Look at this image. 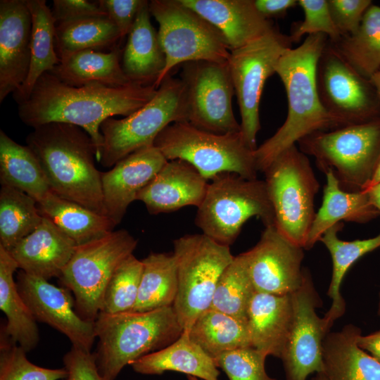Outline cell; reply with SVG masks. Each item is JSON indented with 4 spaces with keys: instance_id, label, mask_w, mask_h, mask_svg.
<instances>
[{
    "instance_id": "1",
    "label": "cell",
    "mask_w": 380,
    "mask_h": 380,
    "mask_svg": "<svg viewBox=\"0 0 380 380\" xmlns=\"http://www.w3.org/2000/svg\"><path fill=\"white\" fill-rule=\"evenodd\" d=\"M156 91L153 84L137 83L124 87L99 83L72 86L47 72L37 80L27 99L18 104V114L33 129L51 122L81 127L95 144L99 162L103 121L115 115L129 116L148 103Z\"/></svg>"
},
{
    "instance_id": "2",
    "label": "cell",
    "mask_w": 380,
    "mask_h": 380,
    "mask_svg": "<svg viewBox=\"0 0 380 380\" xmlns=\"http://www.w3.org/2000/svg\"><path fill=\"white\" fill-rule=\"evenodd\" d=\"M328 40L321 33L308 35L279 58L275 73L286 90L288 113L283 125L255 151L258 171L263 172L280 153L306 136L339 128L322 106L317 88V65Z\"/></svg>"
},
{
    "instance_id": "3",
    "label": "cell",
    "mask_w": 380,
    "mask_h": 380,
    "mask_svg": "<svg viewBox=\"0 0 380 380\" xmlns=\"http://www.w3.org/2000/svg\"><path fill=\"white\" fill-rule=\"evenodd\" d=\"M26 143L38 158L53 194L107 216L101 172L95 165L96 148L86 131L51 122L34 128Z\"/></svg>"
},
{
    "instance_id": "4",
    "label": "cell",
    "mask_w": 380,
    "mask_h": 380,
    "mask_svg": "<svg viewBox=\"0 0 380 380\" xmlns=\"http://www.w3.org/2000/svg\"><path fill=\"white\" fill-rule=\"evenodd\" d=\"M94 325L98 343L94 354L105 380H115L126 365L165 348L183 331L173 306L146 312H100Z\"/></svg>"
},
{
    "instance_id": "5",
    "label": "cell",
    "mask_w": 380,
    "mask_h": 380,
    "mask_svg": "<svg viewBox=\"0 0 380 380\" xmlns=\"http://www.w3.org/2000/svg\"><path fill=\"white\" fill-rule=\"evenodd\" d=\"M153 145L167 160L186 161L207 180L222 173L257 179L255 150L248 145L241 132L220 134L189 122H177L166 127Z\"/></svg>"
},
{
    "instance_id": "6",
    "label": "cell",
    "mask_w": 380,
    "mask_h": 380,
    "mask_svg": "<svg viewBox=\"0 0 380 380\" xmlns=\"http://www.w3.org/2000/svg\"><path fill=\"white\" fill-rule=\"evenodd\" d=\"M253 217L260 218L265 227L275 224L265 180L222 173L208 183L195 224L217 243L230 246Z\"/></svg>"
},
{
    "instance_id": "7",
    "label": "cell",
    "mask_w": 380,
    "mask_h": 380,
    "mask_svg": "<svg viewBox=\"0 0 380 380\" xmlns=\"http://www.w3.org/2000/svg\"><path fill=\"white\" fill-rule=\"evenodd\" d=\"M323 172H333L347 191H363L380 157V118L329 131L312 133L298 142Z\"/></svg>"
},
{
    "instance_id": "8",
    "label": "cell",
    "mask_w": 380,
    "mask_h": 380,
    "mask_svg": "<svg viewBox=\"0 0 380 380\" xmlns=\"http://www.w3.org/2000/svg\"><path fill=\"white\" fill-rule=\"evenodd\" d=\"M177 122H187L185 88L180 78L168 75L145 106L124 118L103 121L99 163L113 167L133 152L153 145L166 127Z\"/></svg>"
},
{
    "instance_id": "9",
    "label": "cell",
    "mask_w": 380,
    "mask_h": 380,
    "mask_svg": "<svg viewBox=\"0 0 380 380\" xmlns=\"http://www.w3.org/2000/svg\"><path fill=\"white\" fill-rule=\"evenodd\" d=\"M278 231L305 248L319 188L307 155L296 145L280 153L263 172Z\"/></svg>"
},
{
    "instance_id": "10",
    "label": "cell",
    "mask_w": 380,
    "mask_h": 380,
    "mask_svg": "<svg viewBox=\"0 0 380 380\" xmlns=\"http://www.w3.org/2000/svg\"><path fill=\"white\" fill-rule=\"evenodd\" d=\"M178 290L173 305L178 321L188 331L210 308L219 279L234 256L229 246L204 234H187L173 241Z\"/></svg>"
},
{
    "instance_id": "11",
    "label": "cell",
    "mask_w": 380,
    "mask_h": 380,
    "mask_svg": "<svg viewBox=\"0 0 380 380\" xmlns=\"http://www.w3.org/2000/svg\"><path fill=\"white\" fill-rule=\"evenodd\" d=\"M137 243L129 232L119 229L76 246L58 279L72 293L75 310L83 319L96 320L108 281L118 267L133 254Z\"/></svg>"
},
{
    "instance_id": "12",
    "label": "cell",
    "mask_w": 380,
    "mask_h": 380,
    "mask_svg": "<svg viewBox=\"0 0 380 380\" xmlns=\"http://www.w3.org/2000/svg\"><path fill=\"white\" fill-rule=\"evenodd\" d=\"M148 7L158 23V39L165 56V68L153 84L156 89L179 64L228 61L230 50L220 32L180 0H151Z\"/></svg>"
},
{
    "instance_id": "13",
    "label": "cell",
    "mask_w": 380,
    "mask_h": 380,
    "mask_svg": "<svg viewBox=\"0 0 380 380\" xmlns=\"http://www.w3.org/2000/svg\"><path fill=\"white\" fill-rule=\"evenodd\" d=\"M289 35L274 27L250 43L230 51L227 61L241 115V129L248 145L256 150L260 129L259 106L266 80L275 73L282 55L292 48Z\"/></svg>"
},
{
    "instance_id": "14",
    "label": "cell",
    "mask_w": 380,
    "mask_h": 380,
    "mask_svg": "<svg viewBox=\"0 0 380 380\" xmlns=\"http://www.w3.org/2000/svg\"><path fill=\"white\" fill-rule=\"evenodd\" d=\"M316 82L320 101L339 128L380 118V96L375 87L329 40L317 62Z\"/></svg>"
},
{
    "instance_id": "15",
    "label": "cell",
    "mask_w": 380,
    "mask_h": 380,
    "mask_svg": "<svg viewBox=\"0 0 380 380\" xmlns=\"http://www.w3.org/2000/svg\"><path fill=\"white\" fill-rule=\"evenodd\" d=\"M180 79L185 88L187 122L215 134L241 132L233 113L235 91L227 62L184 63Z\"/></svg>"
},
{
    "instance_id": "16",
    "label": "cell",
    "mask_w": 380,
    "mask_h": 380,
    "mask_svg": "<svg viewBox=\"0 0 380 380\" xmlns=\"http://www.w3.org/2000/svg\"><path fill=\"white\" fill-rule=\"evenodd\" d=\"M291 295L293 320L281 359L286 380H306L312 373L323 372V341L331 327L316 312L322 301L308 270H305L300 288Z\"/></svg>"
},
{
    "instance_id": "17",
    "label": "cell",
    "mask_w": 380,
    "mask_h": 380,
    "mask_svg": "<svg viewBox=\"0 0 380 380\" xmlns=\"http://www.w3.org/2000/svg\"><path fill=\"white\" fill-rule=\"evenodd\" d=\"M303 249L274 225L265 227L256 245L243 253L255 291L288 295L298 290L305 272Z\"/></svg>"
},
{
    "instance_id": "18",
    "label": "cell",
    "mask_w": 380,
    "mask_h": 380,
    "mask_svg": "<svg viewBox=\"0 0 380 380\" xmlns=\"http://www.w3.org/2000/svg\"><path fill=\"white\" fill-rule=\"evenodd\" d=\"M16 284L37 322L46 324L64 334L72 346L91 351L96 338L94 322L86 321L79 316L69 290L22 270L17 274Z\"/></svg>"
},
{
    "instance_id": "19",
    "label": "cell",
    "mask_w": 380,
    "mask_h": 380,
    "mask_svg": "<svg viewBox=\"0 0 380 380\" xmlns=\"http://www.w3.org/2000/svg\"><path fill=\"white\" fill-rule=\"evenodd\" d=\"M31 37L32 18L26 0H1L0 103L27 78Z\"/></svg>"
},
{
    "instance_id": "20",
    "label": "cell",
    "mask_w": 380,
    "mask_h": 380,
    "mask_svg": "<svg viewBox=\"0 0 380 380\" xmlns=\"http://www.w3.org/2000/svg\"><path fill=\"white\" fill-rule=\"evenodd\" d=\"M167 159L154 145L141 148L101 172L103 205L107 217L118 225L138 193L160 170Z\"/></svg>"
},
{
    "instance_id": "21",
    "label": "cell",
    "mask_w": 380,
    "mask_h": 380,
    "mask_svg": "<svg viewBox=\"0 0 380 380\" xmlns=\"http://www.w3.org/2000/svg\"><path fill=\"white\" fill-rule=\"evenodd\" d=\"M207 180L193 165L182 160H167L156 175L138 193L152 215L198 207L206 194Z\"/></svg>"
},
{
    "instance_id": "22",
    "label": "cell",
    "mask_w": 380,
    "mask_h": 380,
    "mask_svg": "<svg viewBox=\"0 0 380 380\" xmlns=\"http://www.w3.org/2000/svg\"><path fill=\"white\" fill-rule=\"evenodd\" d=\"M214 26L232 51L275 26L257 10L254 0H180Z\"/></svg>"
},
{
    "instance_id": "23",
    "label": "cell",
    "mask_w": 380,
    "mask_h": 380,
    "mask_svg": "<svg viewBox=\"0 0 380 380\" xmlns=\"http://www.w3.org/2000/svg\"><path fill=\"white\" fill-rule=\"evenodd\" d=\"M77 245L52 221L41 223L9 253L24 272L46 280L59 278Z\"/></svg>"
},
{
    "instance_id": "24",
    "label": "cell",
    "mask_w": 380,
    "mask_h": 380,
    "mask_svg": "<svg viewBox=\"0 0 380 380\" xmlns=\"http://www.w3.org/2000/svg\"><path fill=\"white\" fill-rule=\"evenodd\" d=\"M293 320L291 295L255 291L247 312L251 347L281 358Z\"/></svg>"
},
{
    "instance_id": "25",
    "label": "cell",
    "mask_w": 380,
    "mask_h": 380,
    "mask_svg": "<svg viewBox=\"0 0 380 380\" xmlns=\"http://www.w3.org/2000/svg\"><path fill=\"white\" fill-rule=\"evenodd\" d=\"M360 329L347 324L323 341V374L327 380H380V362L359 347Z\"/></svg>"
},
{
    "instance_id": "26",
    "label": "cell",
    "mask_w": 380,
    "mask_h": 380,
    "mask_svg": "<svg viewBox=\"0 0 380 380\" xmlns=\"http://www.w3.org/2000/svg\"><path fill=\"white\" fill-rule=\"evenodd\" d=\"M322 204L315 213L304 249L311 248L331 227L341 221L367 223L380 215L367 191H347L341 189L330 170L324 172Z\"/></svg>"
},
{
    "instance_id": "27",
    "label": "cell",
    "mask_w": 380,
    "mask_h": 380,
    "mask_svg": "<svg viewBox=\"0 0 380 380\" xmlns=\"http://www.w3.org/2000/svg\"><path fill=\"white\" fill-rule=\"evenodd\" d=\"M139 374L160 375L177 372L202 380H219L220 372L214 360L184 330L171 344L146 355L129 365Z\"/></svg>"
},
{
    "instance_id": "28",
    "label": "cell",
    "mask_w": 380,
    "mask_h": 380,
    "mask_svg": "<svg viewBox=\"0 0 380 380\" xmlns=\"http://www.w3.org/2000/svg\"><path fill=\"white\" fill-rule=\"evenodd\" d=\"M148 1L139 11L122 55V69L134 83L153 84L165 65L158 32L151 21Z\"/></svg>"
},
{
    "instance_id": "29",
    "label": "cell",
    "mask_w": 380,
    "mask_h": 380,
    "mask_svg": "<svg viewBox=\"0 0 380 380\" xmlns=\"http://www.w3.org/2000/svg\"><path fill=\"white\" fill-rule=\"evenodd\" d=\"M18 264L10 253L0 246V309L6 317L1 327L8 337L27 353L39 341L37 321L18 289L14 273Z\"/></svg>"
},
{
    "instance_id": "30",
    "label": "cell",
    "mask_w": 380,
    "mask_h": 380,
    "mask_svg": "<svg viewBox=\"0 0 380 380\" xmlns=\"http://www.w3.org/2000/svg\"><path fill=\"white\" fill-rule=\"evenodd\" d=\"M51 72L76 87L90 83L124 87L134 83L122 69L117 49L108 53L93 49L74 53L62 58Z\"/></svg>"
},
{
    "instance_id": "31",
    "label": "cell",
    "mask_w": 380,
    "mask_h": 380,
    "mask_svg": "<svg viewBox=\"0 0 380 380\" xmlns=\"http://www.w3.org/2000/svg\"><path fill=\"white\" fill-rule=\"evenodd\" d=\"M32 18L30 63L27 78L13 94L18 104L26 101L39 77L60 63L55 46L56 23L45 0H26Z\"/></svg>"
},
{
    "instance_id": "32",
    "label": "cell",
    "mask_w": 380,
    "mask_h": 380,
    "mask_svg": "<svg viewBox=\"0 0 380 380\" xmlns=\"http://www.w3.org/2000/svg\"><path fill=\"white\" fill-rule=\"evenodd\" d=\"M37 203L41 215L52 221L77 246L100 239L115 227L107 216L52 191Z\"/></svg>"
},
{
    "instance_id": "33",
    "label": "cell",
    "mask_w": 380,
    "mask_h": 380,
    "mask_svg": "<svg viewBox=\"0 0 380 380\" xmlns=\"http://www.w3.org/2000/svg\"><path fill=\"white\" fill-rule=\"evenodd\" d=\"M0 181L34 198L37 203L51 192L40 162L27 146L20 145L0 130Z\"/></svg>"
},
{
    "instance_id": "34",
    "label": "cell",
    "mask_w": 380,
    "mask_h": 380,
    "mask_svg": "<svg viewBox=\"0 0 380 380\" xmlns=\"http://www.w3.org/2000/svg\"><path fill=\"white\" fill-rule=\"evenodd\" d=\"M343 227L342 222L331 227L319 240L328 249L332 260L331 279L327 291L331 304L324 316L331 327L346 310V303L340 289L346 272L358 259L380 247V233L365 239L351 241L340 239L338 233Z\"/></svg>"
},
{
    "instance_id": "35",
    "label": "cell",
    "mask_w": 380,
    "mask_h": 380,
    "mask_svg": "<svg viewBox=\"0 0 380 380\" xmlns=\"http://www.w3.org/2000/svg\"><path fill=\"white\" fill-rule=\"evenodd\" d=\"M187 331L214 361L224 353L251 347L247 322L211 308L202 312Z\"/></svg>"
},
{
    "instance_id": "36",
    "label": "cell",
    "mask_w": 380,
    "mask_h": 380,
    "mask_svg": "<svg viewBox=\"0 0 380 380\" xmlns=\"http://www.w3.org/2000/svg\"><path fill=\"white\" fill-rule=\"evenodd\" d=\"M142 260L143 272L134 312L173 306L178 280L172 253H151Z\"/></svg>"
},
{
    "instance_id": "37",
    "label": "cell",
    "mask_w": 380,
    "mask_h": 380,
    "mask_svg": "<svg viewBox=\"0 0 380 380\" xmlns=\"http://www.w3.org/2000/svg\"><path fill=\"white\" fill-rule=\"evenodd\" d=\"M330 42L358 73L370 80L380 70V6L372 4L354 33Z\"/></svg>"
},
{
    "instance_id": "38",
    "label": "cell",
    "mask_w": 380,
    "mask_h": 380,
    "mask_svg": "<svg viewBox=\"0 0 380 380\" xmlns=\"http://www.w3.org/2000/svg\"><path fill=\"white\" fill-rule=\"evenodd\" d=\"M0 246L10 252L41 223L37 201L25 192L1 184Z\"/></svg>"
},
{
    "instance_id": "39",
    "label": "cell",
    "mask_w": 380,
    "mask_h": 380,
    "mask_svg": "<svg viewBox=\"0 0 380 380\" xmlns=\"http://www.w3.org/2000/svg\"><path fill=\"white\" fill-rule=\"evenodd\" d=\"M56 25L55 46L60 61L78 51L110 46L122 38L108 17L87 18Z\"/></svg>"
},
{
    "instance_id": "40",
    "label": "cell",
    "mask_w": 380,
    "mask_h": 380,
    "mask_svg": "<svg viewBox=\"0 0 380 380\" xmlns=\"http://www.w3.org/2000/svg\"><path fill=\"white\" fill-rule=\"evenodd\" d=\"M255 292L243 253L234 256L220 276L210 308L247 322V312Z\"/></svg>"
},
{
    "instance_id": "41",
    "label": "cell",
    "mask_w": 380,
    "mask_h": 380,
    "mask_svg": "<svg viewBox=\"0 0 380 380\" xmlns=\"http://www.w3.org/2000/svg\"><path fill=\"white\" fill-rule=\"evenodd\" d=\"M143 268L142 260L133 254L118 267L107 284L101 312L115 314L132 311L138 297Z\"/></svg>"
},
{
    "instance_id": "42",
    "label": "cell",
    "mask_w": 380,
    "mask_h": 380,
    "mask_svg": "<svg viewBox=\"0 0 380 380\" xmlns=\"http://www.w3.org/2000/svg\"><path fill=\"white\" fill-rule=\"evenodd\" d=\"M0 333V380H61L66 376L64 367L49 369L33 364L27 352L1 328Z\"/></svg>"
},
{
    "instance_id": "43",
    "label": "cell",
    "mask_w": 380,
    "mask_h": 380,
    "mask_svg": "<svg viewBox=\"0 0 380 380\" xmlns=\"http://www.w3.org/2000/svg\"><path fill=\"white\" fill-rule=\"evenodd\" d=\"M267 356L252 347L227 352L215 360L229 380H277L265 370Z\"/></svg>"
},
{
    "instance_id": "44",
    "label": "cell",
    "mask_w": 380,
    "mask_h": 380,
    "mask_svg": "<svg viewBox=\"0 0 380 380\" xmlns=\"http://www.w3.org/2000/svg\"><path fill=\"white\" fill-rule=\"evenodd\" d=\"M298 5L304 19L293 26L289 35L293 43L298 42L305 34H324L331 42L341 37L331 18L328 0H298Z\"/></svg>"
},
{
    "instance_id": "45",
    "label": "cell",
    "mask_w": 380,
    "mask_h": 380,
    "mask_svg": "<svg viewBox=\"0 0 380 380\" xmlns=\"http://www.w3.org/2000/svg\"><path fill=\"white\" fill-rule=\"evenodd\" d=\"M372 4L370 0H328L331 18L341 37L357 30L365 13Z\"/></svg>"
},
{
    "instance_id": "46",
    "label": "cell",
    "mask_w": 380,
    "mask_h": 380,
    "mask_svg": "<svg viewBox=\"0 0 380 380\" xmlns=\"http://www.w3.org/2000/svg\"><path fill=\"white\" fill-rule=\"evenodd\" d=\"M68 374L61 380H105L99 374L95 355L91 351L72 346L63 356Z\"/></svg>"
},
{
    "instance_id": "47",
    "label": "cell",
    "mask_w": 380,
    "mask_h": 380,
    "mask_svg": "<svg viewBox=\"0 0 380 380\" xmlns=\"http://www.w3.org/2000/svg\"><path fill=\"white\" fill-rule=\"evenodd\" d=\"M51 11L56 25L87 18L108 17L98 2L87 0H53Z\"/></svg>"
},
{
    "instance_id": "48",
    "label": "cell",
    "mask_w": 380,
    "mask_h": 380,
    "mask_svg": "<svg viewBox=\"0 0 380 380\" xmlns=\"http://www.w3.org/2000/svg\"><path fill=\"white\" fill-rule=\"evenodd\" d=\"M146 0H99L108 18L116 25L121 37L128 35Z\"/></svg>"
},
{
    "instance_id": "49",
    "label": "cell",
    "mask_w": 380,
    "mask_h": 380,
    "mask_svg": "<svg viewBox=\"0 0 380 380\" xmlns=\"http://www.w3.org/2000/svg\"><path fill=\"white\" fill-rule=\"evenodd\" d=\"M257 10L265 18H281L298 5V0H254Z\"/></svg>"
},
{
    "instance_id": "50",
    "label": "cell",
    "mask_w": 380,
    "mask_h": 380,
    "mask_svg": "<svg viewBox=\"0 0 380 380\" xmlns=\"http://www.w3.org/2000/svg\"><path fill=\"white\" fill-rule=\"evenodd\" d=\"M357 344L380 362V330L366 336L361 334L357 338Z\"/></svg>"
},
{
    "instance_id": "51",
    "label": "cell",
    "mask_w": 380,
    "mask_h": 380,
    "mask_svg": "<svg viewBox=\"0 0 380 380\" xmlns=\"http://www.w3.org/2000/svg\"><path fill=\"white\" fill-rule=\"evenodd\" d=\"M367 191L368 193L372 204L380 213V184L367 191Z\"/></svg>"
},
{
    "instance_id": "52",
    "label": "cell",
    "mask_w": 380,
    "mask_h": 380,
    "mask_svg": "<svg viewBox=\"0 0 380 380\" xmlns=\"http://www.w3.org/2000/svg\"><path fill=\"white\" fill-rule=\"evenodd\" d=\"M380 184V157L379 158V160L377 162V164L376 165L375 170L374 171L373 175L366 186V187L364 189L363 191H367L370 189L371 188L375 186L376 185H378Z\"/></svg>"
},
{
    "instance_id": "53",
    "label": "cell",
    "mask_w": 380,
    "mask_h": 380,
    "mask_svg": "<svg viewBox=\"0 0 380 380\" xmlns=\"http://www.w3.org/2000/svg\"><path fill=\"white\" fill-rule=\"evenodd\" d=\"M370 81L372 82L380 96V70L370 78Z\"/></svg>"
},
{
    "instance_id": "54",
    "label": "cell",
    "mask_w": 380,
    "mask_h": 380,
    "mask_svg": "<svg viewBox=\"0 0 380 380\" xmlns=\"http://www.w3.org/2000/svg\"><path fill=\"white\" fill-rule=\"evenodd\" d=\"M316 380H327L326 376L323 373H319L317 374V376H315Z\"/></svg>"
},
{
    "instance_id": "55",
    "label": "cell",
    "mask_w": 380,
    "mask_h": 380,
    "mask_svg": "<svg viewBox=\"0 0 380 380\" xmlns=\"http://www.w3.org/2000/svg\"><path fill=\"white\" fill-rule=\"evenodd\" d=\"M187 380H201L197 377L193 376H186Z\"/></svg>"
},
{
    "instance_id": "56",
    "label": "cell",
    "mask_w": 380,
    "mask_h": 380,
    "mask_svg": "<svg viewBox=\"0 0 380 380\" xmlns=\"http://www.w3.org/2000/svg\"><path fill=\"white\" fill-rule=\"evenodd\" d=\"M378 314L380 316V293H379V305H378Z\"/></svg>"
},
{
    "instance_id": "57",
    "label": "cell",
    "mask_w": 380,
    "mask_h": 380,
    "mask_svg": "<svg viewBox=\"0 0 380 380\" xmlns=\"http://www.w3.org/2000/svg\"><path fill=\"white\" fill-rule=\"evenodd\" d=\"M311 380H316L315 377V378H312Z\"/></svg>"
}]
</instances>
